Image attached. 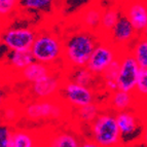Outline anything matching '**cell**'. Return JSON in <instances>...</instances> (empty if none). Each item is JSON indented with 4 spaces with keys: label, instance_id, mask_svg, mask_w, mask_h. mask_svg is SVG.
<instances>
[{
    "label": "cell",
    "instance_id": "cell-22",
    "mask_svg": "<svg viewBox=\"0 0 147 147\" xmlns=\"http://www.w3.org/2000/svg\"><path fill=\"white\" fill-rule=\"evenodd\" d=\"M100 114V110L97 105L94 103L88 104V105L82 106L78 108V117L81 121L86 123H93L94 120L97 118V116Z\"/></svg>",
    "mask_w": 147,
    "mask_h": 147
},
{
    "label": "cell",
    "instance_id": "cell-28",
    "mask_svg": "<svg viewBox=\"0 0 147 147\" xmlns=\"http://www.w3.org/2000/svg\"><path fill=\"white\" fill-rule=\"evenodd\" d=\"M17 4H13V3H8L4 2V1H0V13L2 17L5 16H8L10 12H12L15 10V8L17 7Z\"/></svg>",
    "mask_w": 147,
    "mask_h": 147
},
{
    "label": "cell",
    "instance_id": "cell-24",
    "mask_svg": "<svg viewBox=\"0 0 147 147\" xmlns=\"http://www.w3.org/2000/svg\"><path fill=\"white\" fill-rule=\"evenodd\" d=\"M92 1L94 0H63V10L71 15L74 10H79L84 6H88Z\"/></svg>",
    "mask_w": 147,
    "mask_h": 147
},
{
    "label": "cell",
    "instance_id": "cell-25",
    "mask_svg": "<svg viewBox=\"0 0 147 147\" xmlns=\"http://www.w3.org/2000/svg\"><path fill=\"white\" fill-rule=\"evenodd\" d=\"M135 92L137 95L147 97V69H141Z\"/></svg>",
    "mask_w": 147,
    "mask_h": 147
},
{
    "label": "cell",
    "instance_id": "cell-26",
    "mask_svg": "<svg viewBox=\"0 0 147 147\" xmlns=\"http://www.w3.org/2000/svg\"><path fill=\"white\" fill-rule=\"evenodd\" d=\"M13 133L10 131L7 125H2L0 127V146L10 147L11 146V139Z\"/></svg>",
    "mask_w": 147,
    "mask_h": 147
},
{
    "label": "cell",
    "instance_id": "cell-19",
    "mask_svg": "<svg viewBox=\"0 0 147 147\" xmlns=\"http://www.w3.org/2000/svg\"><path fill=\"white\" fill-rule=\"evenodd\" d=\"M57 0H20L18 6L27 10L49 11L55 6Z\"/></svg>",
    "mask_w": 147,
    "mask_h": 147
},
{
    "label": "cell",
    "instance_id": "cell-14",
    "mask_svg": "<svg viewBox=\"0 0 147 147\" xmlns=\"http://www.w3.org/2000/svg\"><path fill=\"white\" fill-rule=\"evenodd\" d=\"M34 61L31 49L9 51L7 54V63L9 66L20 72Z\"/></svg>",
    "mask_w": 147,
    "mask_h": 147
},
{
    "label": "cell",
    "instance_id": "cell-16",
    "mask_svg": "<svg viewBox=\"0 0 147 147\" xmlns=\"http://www.w3.org/2000/svg\"><path fill=\"white\" fill-rule=\"evenodd\" d=\"M141 69H147V36L139 35L129 49Z\"/></svg>",
    "mask_w": 147,
    "mask_h": 147
},
{
    "label": "cell",
    "instance_id": "cell-3",
    "mask_svg": "<svg viewBox=\"0 0 147 147\" xmlns=\"http://www.w3.org/2000/svg\"><path fill=\"white\" fill-rule=\"evenodd\" d=\"M31 52L35 61L51 65L63 57L64 43H62L56 35L41 33L37 34L31 47Z\"/></svg>",
    "mask_w": 147,
    "mask_h": 147
},
{
    "label": "cell",
    "instance_id": "cell-8",
    "mask_svg": "<svg viewBox=\"0 0 147 147\" xmlns=\"http://www.w3.org/2000/svg\"><path fill=\"white\" fill-rule=\"evenodd\" d=\"M64 96L69 104L79 108L93 103V92L88 86L68 81L64 86Z\"/></svg>",
    "mask_w": 147,
    "mask_h": 147
},
{
    "label": "cell",
    "instance_id": "cell-6",
    "mask_svg": "<svg viewBox=\"0 0 147 147\" xmlns=\"http://www.w3.org/2000/svg\"><path fill=\"white\" fill-rule=\"evenodd\" d=\"M139 35L140 34H138L129 18L125 13H123L118 19L115 26L107 34L106 40L111 42L114 47L121 51L125 45L127 47V49H130L134 41L139 37Z\"/></svg>",
    "mask_w": 147,
    "mask_h": 147
},
{
    "label": "cell",
    "instance_id": "cell-20",
    "mask_svg": "<svg viewBox=\"0 0 147 147\" xmlns=\"http://www.w3.org/2000/svg\"><path fill=\"white\" fill-rule=\"evenodd\" d=\"M49 146L54 147H78L81 145L77 138L71 134L63 133L60 135H57L49 142Z\"/></svg>",
    "mask_w": 147,
    "mask_h": 147
},
{
    "label": "cell",
    "instance_id": "cell-10",
    "mask_svg": "<svg viewBox=\"0 0 147 147\" xmlns=\"http://www.w3.org/2000/svg\"><path fill=\"white\" fill-rule=\"evenodd\" d=\"M62 108L57 104L43 100L35 102L25 108V114L31 119H44V118H57L61 115Z\"/></svg>",
    "mask_w": 147,
    "mask_h": 147
},
{
    "label": "cell",
    "instance_id": "cell-32",
    "mask_svg": "<svg viewBox=\"0 0 147 147\" xmlns=\"http://www.w3.org/2000/svg\"><path fill=\"white\" fill-rule=\"evenodd\" d=\"M144 35H145V36H147V28H146V30H145V32H144Z\"/></svg>",
    "mask_w": 147,
    "mask_h": 147
},
{
    "label": "cell",
    "instance_id": "cell-2",
    "mask_svg": "<svg viewBox=\"0 0 147 147\" xmlns=\"http://www.w3.org/2000/svg\"><path fill=\"white\" fill-rule=\"evenodd\" d=\"M93 140L98 146H117L121 142V134L116 120V115L111 113H100L91 123Z\"/></svg>",
    "mask_w": 147,
    "mask_h": 147
},
{
    "label": "cell",
    "instance_id": "cell-23",
    "mask_svg": "<svg viewBox=\"0 0 147 147\" xmlns=\"http://www.w3.org/2000/svg\"><path fill=\"white\" fill-rule=\"evenodd\" d=\"M35 141L31 135L25 132H15L12 134L11 146L10 147H32Z\"/></svg>",
    "mask_w": 147,
    "mask_h": 147
},
{
    "label": "cell",
    "instance_id": "cell-17",
    "mask_svg": "<svg viewBox=\"0 0 147 147\" xmlns=\"http://www.w3.org/2000/svg\"><path fill=\"white\" fill-rule=\"evenodd\" d=\"M121 15L123 13L119 10L115 9V8L113 7L104 9L103 15H102V20H101V27L99 33L107 36L108 33L115 26V24L117 23L118 19H119Z\"/></svg>",
    "mask_w": 147,
    "mask_h": 147
},
{
    "label": "cell",
    "instance_id": "cell-27",
    "mask_svg": "<svg viewBox=\"0 0 147 147\" xmlns=\"http://www.w3.org/2000/svg\"><path fill=\"white\" fill-rule=\"evenodd\" d=\"M118 70H119V57L111 64L110 66L108 67L107 70H106L102 75H103L105 80H115L116 81Z\"/></svg>",
    "mask_w": 147,
    "mask_h": 147
},
{
    "label": "cell",
    "instance_id": "cell-18",
    "mask_svg": "<svg viewBox=\"0 0 147 147\" xmlns=\"http://www.w3.org/2000/svg\"><path fill=\"white\" fill-rule=\"evenodd\" d=\"M133 103V93L130 92L116 90L113 92L112 98H111V104L114 110L123 111L130 108Z\"/></svg>",
    "mask_w": 147,
    "mask_h": 147
},
{
    "label": "cell",
    "instance_id": "cell-30",
    "mask_svg": "<svg viewBox=\"0 0 147 147\" xmlns=\"http://www.w3.org/2000/svg\"><path fill=\"white\" fill-rule=\"evenodd\" d=\"M143 144H144L145 146H147V129L144 132V134H143Z\"/></svg>",
    "mask_w": 147,
    "mask_h": 147
},
{
    "label": "cell",
    "instance_id": "cell-4",
    "mask_svg": "<svg viewBox=\"0 0 147 147\" xmlns=\"http://www.w3.org/2000/svg\"><path fill=\"white\" fill-rule=\"evenodd\" d=\"M140 72H141V68L136 59L130 53V51L127 49L120 53L119 70L116 77L118 90L134 93L136 91Z\"/></svg>",
    "mask_w": 147,
    "mask_h": 147
},
{
    "label": "cell",
    "instance_id": "cell-31",
    "mask_svg": "<svg viewBox=\"0 0 147 147\" xmlns=\"http://www.w3.org/2000/svg\"><path fill=\"white\" fill-rule=\"evenodd\" d=\"M0 1H4V2H8V3H13V4H19L20 0H0Z\"/></svg>",
    "mask_w": 147,
    "mask_h": 147
},
{
    "label": "cell",
    "instance_id": "cell-12",
    "mask_svg": "<svg viewBox=\"0 0 147 147\" xmlns=\"http://www.w3.org/2000/svg\"><path fill=\"white\" fill-rule=\"evenodd\" d=\"M102 15L103 10H101L99 7L96 6H90L81 12V23L84 29L88 31L94 32V33H99L101 27V20H102Z\"/></svg>",
    "mask_w": 147,
    "mask_h": 147
},
{
    "label": "cell",
    "instance_id": "cell-7",
    "mask_svg": "<svg viewBox=\"0 0 147 147\" xmlns=\"http://www.w3.org/2000/svg\"><path fill=\"white\" fill-rule=\"evenodd\" d=\"M37 34L29 28H11L2 34V44L8 51L31 49Z\"/></svg>",
    "mask_w": 147,
    "mask_h": 147
},
{
    "label": "cell",
    "instance_id": "cell-1",
    "mask_svg": "<svg viewBox=\"0 0 147 147\" xmlns=\"http://www.w3.org/2000/svg\"><path fill=\"white\" fill-rule=\"evenodd\" d=\"M97 45L95 33L79 31L73 33L64 42L63 58L70 68L86 67Z\"/></svg>",
    "mask_w": 147,
    "mask_h": 147
},
{
    "label": "cell",
    "instance_id": "cell-9",
    "mask_svg": "<svg viewBox=\"0 0 147 147\" xmlns=\"http://www.w3.org/2000/svg\"><path fill=\"white\" fill-rule=\"evenodd\" d=\"M123 13L129 18L138 34H144L147 28V0H136L130 2Z\"/></svg>",
    "mask_w": 147,
    "mask_h": 147
},
{
    "label": "cell",
    "instance_id": "cell-29",
    "mask_svg": "<svg viewBox=\"0 0 147 147\" xmlns=\"http://www.w3.org/2000/svg\"><path fill=\"white\" fill-rule=\"evenodd\" d=\"M80 146H82V147H97L98 145H97V143H96L94 140H92V141H84V143H81Z\"/></svg>",
    "mask_w": 147,
    "mask_h": 147
},
{
    "label": "cell",
    "instance_id": "cell-5",
    "mask_svg": "<svg viewBox=\"0 0 147 147\" xmlns=\"http://www.w3.org/2000/svg\"><path fill=\"white\" fill-rule=\"evenodd\" d=\"M120 53L121 51L108 40L107 42L102 41L97 43L86 67L96 75H102L108 67L119 57Z\"/></svg>",
    "mask_w": 147,
    "mask_h": 147
},
{
    "label": "cell",
    "instance_id": "cell-15",
    "mask_svg": "<svg viewBox=\"0 0 147 147\" xmlns=\"http://www.w3.org/2000/svg\"><path fill=\"white\" fill-rule=\"evenodd\" d=\"M116 120L121 137H129L137 131V119L131 112H127L125 110L118 111L116 113Z\"/></svg>",
    "mask_w": 147,
    "mask_h": 147
},
{
    "label": "cell",
    "instance_id": "cell-13",
    "mask_svg": "<svg viewBox=\"0 0 147 147\" xmlns=\"http://www.w3.org/2000/svg\"><path fill=\"white\" fill-rule=\"evenodd\" d=\"M49 74H51V68L49 67V65L38 61L32 62L30 65H28L26 68L21 71L23 79L31 84L39 80Z\"/></svg>",
    "mask_w": 147,
    "mask_h": 147
},
{
    "label": "cell",
    "instance_id": "cell-21",
    "mask_svg": "<svg viewBox=\"0 0 147 147\" xmlns=\"http://www.w3.org/2000/svg\"><path fill=\"white\" fill-rule=\"evenodd\" d=\"M95 75L93 72L88 68V67H77L73 68V73H72L71 80L74 82H77L79 84L84 86H90L92 81L95 78Z\"/></svg>",
    "mask_w": 147,
    "mask_h": 147
},
{
    "label": "cell",
    "instance_id": "cell-11",
    "mask_svg": "<svg viewBox=\"0 0 147 147\" xmlns=\"http://www.w3.org/2000/svg\"><path fill=\"white\" fill-rule=\"evenodd\" d=\"M60 88V81L52 73L44 76L39 80L32 84L31 90L35 97L40 99L51 98L58 92Z\"/></svg>",
    "mask_w": 147,
    "mask_h": 147
}]
</instances>
